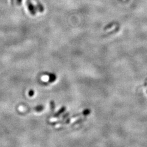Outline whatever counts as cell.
I'll use <instances>...</instances> for the list:
<instances>
[{"mask_svg":"<svg viewBox=\"0 0 147 147\" xmlns=\"http://www.w3.org/2000/svg\"><path fill=\"white\" fill-rule=\"evenodd\" d=\"M26 5L27 6L28 9L30 11V13L32 15H35L37 13V8L36 7L34 6L32 2H31L30 0H27V2H26Z\"/></svg>","mask_w":147,"mask_h":147,"instance_id":"6da1fadb","label":"cell"},{"mask_svg":"<svg viewBox=\"0 0 147 147\" xmlns=\"http://www.w3.org/2000/svg\"><path fill=\"white\" fill-rule=\"evenodd\" d=\"M36 8H37V10H38L39 12L41 13V12H43L44 11V7L42 5L41 3H39L38 2L37 4V6H36Z\"/></svg>","mask_w":147,"mask_h":147,"instance_id":"7a4b0ae2","label":"cell"},{"mask_svg":"<svg viewBox=\"0 0 147 147\" xmlns=\"http://www.w3.org/2000/svg\"><path fill=\"white\" fill-rule=\"evenodd\" d=\"M56 79V76L54 74H50L49 75V82H53Z\"/></svg>","mask_w":147,"mask_h":147,"instance_id":"3957f363","label":"cell"},{"mask_svg":"<svg viewBox=\"0 0 147 147\" xmlns=\"http://www.w3.org/2000/svg\"><path fill=\"white\" fill-rule=\"evenodd\" d=\"M65 111V107H62L61 109L60 110H59V111L55 115V117H58V115H60L61 114H62V113H63Z\"/></svg>","mask_w":147,"mask_h":147,"instance_id":"277c9868","label":"cell"},{"mask_svg":"<svg viewBox=\"0 0 147 147\" xmlns=\"http://www.w3.org/2000/svg\"><path fill=\"white\" fill-rule=\"evenodd\" d=\"M44 109V107L43 106H38L37 107H36L34 108V110L37 111V112H40L42 110H43Z\"/></svg>","mask_w":147,"mask_h":147,"instance_id":"5b68a950","label":"cell"},{"mask_svg":"<svg viewBox=\"0 0 147 147\" xmlns=\"http://www.w3.org/2000/svg\"><path fill=\"white\" fill-rule=\"evenodd\" d=\"M34 90H32V89H31L29 92V95L30 96H33L34 95Z\"/></svg>","mask_w":147,"mask_h":147,"instance_id":"8992f818","label":"cell"},{"mask_svg":"<svg viewBox=\"0 0 147 147\" xmlns=\"http://www.w3.org/2000/svg\"><path fill=\"white\" fill-rule=\"evenodd\" d=\"M55 103L53 101H51V110L52 111H54L55 109Z\"/></svg>","mask_w":147,"mask_h":147,"instance_id":"52a82bcc","label":"cell"},{"mask_svg":"<svg viewBox=\"0 0 147 147\" xmlns=\"http://www.w3.org/2000/svg\"><path fill=\"white\" fill-rule=\"evenodd\" d=\"M113 23H111V24H110L109 25L107 26H106L105 28V30H106V29H110V28H111V27H112L113 26Z\"/></svg>","mask_w":147,"mask_h":147,"instance_id":"ba28073f","label":"cell"},{"mask_svg":"<svg viewBox=\"0 0 147 147\" xmlns=\"http://www.w3.org/2000/svg\"><path fill=\"white\" fill-rule=\"evenodd\" d=\"M22 0H16V2L17 5H21Z\"/></svg>","mask_w":147,"mask_h":147,"instance_id":"9c48e42d","label":"cell"},{"mask_svg":"<svg viewBox=\"0 0 147 147\" xmlns=\"http://www.w3.org/2000/svg\"><path fill=\"white\" fill-rule=\"evenodd\" d=\"M69 115V113H66V114H65L64 116H63V119H64L65 118H66V117H67V116H68Z\"/></svg>","mask_w":147,"mask_h":147,"instance_id":"30bf717a","label":"cell"},{"mask_svg":"<svg viewBox=\"0 0 147 147\" xmlns=\"http://www.w3.org/2000/svg\"><path fill=\"white\" fill-rule=\"evenodd\" d=\"M14 1H15V0H10L12 5H14Z\"/></svg>","mask_w":147,"mask_h":147,"instance_id":"8fae6325","label":"cell"}]
</instances>
